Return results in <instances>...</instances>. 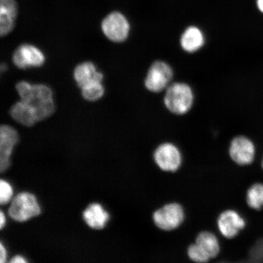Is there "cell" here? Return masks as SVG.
I'll return each instance as SVG.
<instances>
[{"instance_id": "obj_1", "label": "cell", "mask_w": 263, "mask_h": 263, "mask_svg": "<svg viewBox=\"0 0 263 263\" xmlns=\"http://www.w3.org/2000/svg\"><path fill=\"white\" fill-rule=\"evenodd\" d=\"M15 87L21 100L34 109L38 122L47 119L54 113L53 93L47 85L21 81Z\"/></svg>"}, {"instance_id": "obj_2", "label": "cell", "mask_w": 263, "mask_h": 263, "mask_svg": "<svg viewBox=\"0 0 263 263\" xmlns=\"http://www.w3.org/2000/svg\"><path fill=\"white\" fill-rule=\"evenodd\" d=\"M193 98L192 88L186 84L177 82L167 87L164 103L171 112L183 115L192 108Z\"/></svg>"}, {"instance_id": "obj_3", "label": "cell", "mask_w": 263, "mask_h": 263, "mask_svg": "<svg viewBox=\"0 0 263 263\" xmlns=\"http://www.w3.org/2000/svg\"><path fill=\"white\" fill-rule=\"evenodd\" d=\"M8 213L14 221L24 222L40 215L41 209L34 195L23 192L13 199Z\"/></svg>"}, {"instance_id": "obj_4", "label": "cell", "mask_w": 263, "mask_h": 263, "mask_svg": "<svg viewBox=\"0 0 263 263\" xmlns=\"http://www.w3.org/2000/svg\"><path fill=\"white\" fill-rule=\"evenodd\" d=\"M153 219L158 228L164 231H172L182 224L185 219V212L179 203H170L156 210Z\"/></svg>"}, {"instance_id": "obj_5", "label": "cell", "mask_w": 263, "mask_h": 263, "mask_svg": "<svg viewBox=\"0 0 263 263\" xmlns=\"http://www.w3.org/2000/svg\"><path fill=\"white\" fill-rule=\"evenodd\" d=\"M102 31L110 41L116 43L126 40L129 34L130 24L122 13L114 11L103 19Z\"/></svg>"}, {"instance_id": "obj_6", "label": "cell", "mask_w": 263, "mask_h": 263, "mask_svg": "<svg viewBox=\"0 0 263 263\" xmlns=\"http://www.w3.org/2000/svg\"><path fill=\"white\" fill-rule=\"evenodd\" d=\"M154 160L160 170L166 172H176L182 162L179 148L171 143H164L156 148Z\"/></svg>"}, {"instance_id": "obj_7", "label": "cell", "mask_w": 263, "mask_h": 263, "mask_svg": "<svg viewBox=\"0 0 263 263\" xmlns=\"http://www.w3.org/2000/svg\"><path fill=\"white\" fill-rule=\"evenodd\" d=\"M173 76L172 68L162 61H157L147 72L144 84L147 90L158 93L169 86Z\"/></svg>"}, {"instance_id": "obj_8", "label": "cell", "mask_w": 263, "mask_h": 263, "mask_svg": "<svg viewBox=\"0 0 263 263\" xmlns=\"http://www.w3.org/2000/svg\"><path fill=\"white\" fill-rule=\"evenodd\" d=\"M256 149L254 143L245 136H238L232 140L229 147V155L235 163L246 166L254 162Z\"/></svg>"}, {"instance_id": "obj_9", "label": "cell", "mask_w": 263, "mask_h": 263, "mask_svg": "<svg viewBox=\"0 0 263 263\" xmlns=\"http://www.w3.org/2000/svg\"><path fill=\"white\" fill-rule=\"evenodd\" d=\"M18 141V134L14 127L2 125L0 127V171L5 173L11 166V157L15 144Z\"/></svg>"}, {"instance_id": "obj_10", "label": "cell", "mask_w": 263, "mask_h": 263, "mask_svg": "<svg viewBox=\"0 0 263 263\" xmlns=\"http://www.w3.org/2000/svg\"><path fill=\"white\" fill-rule=\"evenodd\" d=\"M45 58L43 52L35 46L23 44L12 55L13 63L20 69L29 67H40L44 65Z\"/></svg>"}, {"instance_id": "obj_11", "label": "cell", "mask_w": 263, "mask_h": 263, "mask_svg": "<svg viewBox=\"0 0 263 263\" xmlns=\"http://www.w3.org/2000/svg\"><path fill=\"white\" fill-rule=\"evenodd\" d=\"M217 225L223 236L228 239L235 238L241 230L244 229L245 219L233 210H228L220 214Z\"/></svg>"}, {"instance_id": "obj_12", "label": "cell", "mask_w": 263, "mask_h": 263, "mask_svg": "<svg viewBox=\"0 0 263 263\" xmlns=\"http://www.w3.org/2000/svg\"><path fill=\"white\" fill-rule=\"evenodd\" d=\"M17 14L15 0H0V34L2 37L14 29Z\"/></svg>"}, {"instance_id": "obj_13", "label": "cell", "mask_w": 263, "mask_h": 263, "mask_svg": "<svg viewBox=\"0 0 263 263\" xmlns=\"http://www.w3.org/2000/svg\"><path fill=\"white\" fill-rule=\"evenodd\" d=\"M74 78L78 85L82 88L91 82L103 81V74L97 71L93 63L85 62L79 64L74 70Z\"/></svg>"}, {"instance_id": "obj_14", "label": "cell", "mask_w": 263, "mask_h": 263, "mask_svg": "<svg viewBox=\"0 0 263 263\" xmlns=\"http://www.w3.org/2000/svg\"><path fill=\"white\" fill-rule=\"evenodd\" d=\"M84 219L91 229L101 230L104 228L109 219V215L99 203H91L85 209Z\"/></svg>"}, {"instance_id": "obj_15", "label": "cell", "mask_w": 263, "mask_h": 263, "mask_svg": "<svg viewBox=\"0 0 263 263\" xmlns=\"http://www.w3.org/2000/svg\"><path fill=\"white\" fill-rule=\"evenodd\" d=\"M9 113L13 119L25 126L31 127L38 122L34 109L22 100L13 105Z\"/></svg>"}, {"instance_id": "obj_16", "label": "cell", "mask_w": 263, "mask_h": 263, "mask_svg": "<svg viewBox=\"0 0 263 263\" xmlns=\"http://www.w3.org/2000/svg\"><path fill=\"white\" fill-rule=\"evenodd\" d=\"M204 36L196 26H190L184 31L180 39L181 47L186 52H194L204 44Z\"/></svg>"}, {"instance_id": "obj_17", "label": "cell", "mask_w": 263, "mask_h": 263, "mask_svg": "<svg viewBox=\"0 0 263 263\" xmlns=\"http://www.w3.org/2000/svg\"><path fill=\"white\" fill-rule=\"evenodd\" d=\"M195 242L210 259L215 258L219 254V240L212 232L208 231L200 232L197 236Z\"/></svg>"}, {"instance_id": "obj_18", "label": "cell", "mask_w": 263, "mask_h": 263, "mask_svg": "<svg viewBox=\"0 0 263 263\" xmlns=\"http://www.w3.org/2000/svg\"><path fill=\"white\" fill-rule=\"evenodd\" d=\"M246 202L250 208L259 210L263 207V183H256L248 189Z\"/></svg>"}, {"instance_id": "obj_19", "label": "cell", "mask_w": 263, "mask_h": 263, "mask_svg": "<svg viewBox=\"0 0 263 263\" xmlns=\"http://www.w3.org/2000/svg\"><path fill=\"white\" fill-rule=\"evenodd\" d=\"M81 88L82 97L88 101L100 100L104 94V88L100 81L91 82Z\"/></svg>"}, {"instance_id": "obj_20", "label": "cell", "mask_w": 263, "mask_h": 263, "mask_svg": "<svg viewBox=\"0 0 263 263\" xmlns=\"http://www.w3.org/2000/svg\"><path fill=\"white\" fill-rule=\"evenodd\" d=\"M187 254L191 260L196 262H206L210 259L208 255L199 248L196 242L189 247Z\"/></svg>"}, {"instance_id": "obj_21", "label": "cell", "mask_w": 263, "mask_h": 263, "mask_svg": "<svg viewBox=\"0 0 263 263\" xmlns=\"http://www.w3.org/2000/svg\"><path fill=\"white\" fill-rule=\"evenodd\" d=\"M13 190L10 184L6 180L0 182V203L2 205L7 204L12 199Z\"/></svg>"}, {"instance_id": "obj_22", "label": "cell", "mask_w": 263, "mask_h": 263, "mask_svg": "<svg viewBox=\"0 0 263 263\" xmlns=\"http://www.w3.org/2000/svg\"><path fill=\"white\" fill-rule=\"evenodd\" d=\"M7 259V252L3 243L0 244V262L3 263L6 261Z\"/></svg>"}, {"instance_id": "obj_23", "label": "cell", "mask_w": 263, "mask_h": 263, "mask_svg": "<svg viewBox=\"0 0 263 263\" xmlns=\"http://www.w3.org/2000/svg\"><path fill=\"white\" fill-rule=\"evenodd\" d=\"M10 262L12 263H26L27 262V261L22 256L17 255L13 258Z\"/></svg>"}, {"instance_id": "obj_24", "label": "cell", "mask_w": 263, "mask_h": 263, "mask_svg": "<svg viewBox=\"0 0 263 263\" xmlns=\"http://www.w3.org/2000/svg\"><path fill=\"white\" fill-rule=\"evenodd\" d=\"M6 220L5 214L3 213V212H1V213H0V228H1V229H3V228H4L6 224Z\"/></svg>"}, {"instance_id": "obj_25", "label": "cell", "mask_w": 263, "mask_h": 263, "mask_svg": "<svg viewBox=\"0 0 263 263\" xmlns=\"http://www.w3.org/2000/svg\"><path fill=\"white\" fill-rule=\"evenodd\" d=\"M256 2L259 11L263 14V0H256Z\"/></svg>"}, {"instance_id": "obj_26", "label": "cell", "mask_w": 263, "mask_h": 263, "mask_svg": "<svg viewBox=\"0 0 263 263\" xmlns=\"http://www.w3.org/2000/svg\"><path fill=\"white\" fill-rule=\"evenodd\" d=\"M261 166H262V168L263 170V159H262V164H261Z\"/></svg>"}]
</instances>
